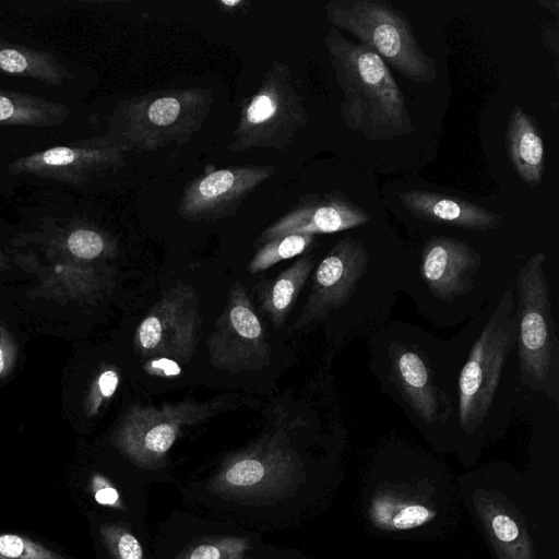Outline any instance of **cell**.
<instances>
[{
    "label": "cell",
    "mask_w": 559,
    "mask_h": 559,
    "mask_svg": "<svg viewBox=\"0 0 559 559\" xmlns=\"http://www.w3.org/2000/svg\"><path fill=\"white\" fill-rule=\"evenodd\" d=\"M324 44L343 93L342 117L349 129L374 142L416 131L402 91L376 52L348 40L333 26Z\"/></svg>",
    "instance_id": "obj_1"
},
{
    "label": "cell",
    "mask_w": 559,
    "mask_h": 559,
    "mask_svg": "<svg viewBox=\"0 0 559 559\" xmlns=\"http://www.w3.org/2000/svg\"><path fill=\"white\" fill-rule=\"evenodd\" d=\"M214 103L199 86L150 92L121 102L108 120V136L124 152L181 146L198 132Z\"/></svg>",
    "instance_id": "obj_2"
},
{
    "label": "cell",
    "mask_w": 559,
    "mask_h": 559,
    "mask_svg": "<svg viewBox=\"0 0 559 559\" xmlns=\"http://www.w3.org/2000/svg\"><path fill=\"white\" fill-rule=\"evenodd\" d=\"M324 12L333 27L355 36L408 81L427 84L437 79V60L420 47L406 15L389 2L331 0Z\"/></svg>",
    "instance_id": "obj_3"
},
{
    "label": "cell",
    "mask_w": 559,
    "mask_h": 559,
    "mask_svg": "<svg viewBox=\"0 0 559 559\" xmlns=\"http://www.w3.org/2000/svg\"><path fill=\"white\" fill-rule=\"evenodd\" d=\"M546 255L533 254L518 273L519 362L522 383L558 401V340Z\"/></svg>",
    "instance_id": "obj_4"
},
{
    "label": "cell",
    "mask_w": 559,
    "mask_h": 559,
    "mask_svg": "<svg viewBox=\"0 0 559 559\" xmlns=\"http://www.w3.org/2000/svg\"><path fill=\"white\" fill-rule=\"evenodd\" d=\"M305 100L286 62L274 60L257 92L242 102L231 153L252 148L284 151L307 127Z\"/></svg>",
    "instance_id": "obj_5"
},
{
    "label": "cell",
    "mask_w": 559,
    "mask_h": 559,
    "mask_svg": "<svg viewBox=\"0 0 559 559\" xmlns=\"http://www.w3.org/2000/svg\"><path fill=\"white\" fill-rule=\"evenodd\" d=\"M514 297L509 288L474 343L459 379L461 429L473 433L487 417L515 335Z\"/></svg>",
    "instance_id": "obj_6"
},
{
    "label": "cell",
    "mask_w": 559,
    "mask_h": 559,
    "mask_svg": "<svg viewBox=\"0 0 559 559\" xmlns=\"http://www.w3.org/2000/svg\"><path fill=\"white\" fill-rule=\"evenodd\" d=\"M201 311L195 289L177 282L165 289L134 333V349L142 358L165 357L188 362L200 338Z\"/></svg>",
    "instance_id": "obj_7"
},
{
    "label": "cell",
    "mask_w": 559,
    "mask_h": 559,
    "mask_svg": "<svg viewBox=\"0 0 559 559\" xmlns=\"http://www.w3.org/2000/svg\"><path fill=\"white\" fill-rule=\"evenodd\" d=\"M218 404L181 401L160 406L134 405L118 431L119 449L142 468L164 465L168 451L187 426L199 424L215 413Z\"/></svg>",
    "instance_id": "obj_8"
},
{
    "label": "cell",
    "mask_w": 559,
    "mask_h": 559,
    "mask_svg": "<svg viewBox=\"0 0 559 559\" xmlns=\"http://www.w3.org/2000/svg\"><path fill=\"white\" fill-rule=\"evenodd\" d=\"M206 346L211 365L223 371H260L270 365L267 333L242 283L231 285Z\"/></svg>",
    "instance_id": "obj_9"
},
{
    "label": "cell",
    "mask_w": 559,
    "mask_h": 559,
    "mask_svg": "<svg viewBox=\"0 0 559 559\" xmlns=\"http://www.w3.org/2000/svg\"><path fill=\"white\" fill-rule=\"evenodd\" d=\"M124 151L107 134L22 156L8 165L11 175H28L71 186H84L93 177L120 170Z\"/></svg>",
    "instance_id": "obj_10"
},
{
    "label": "cell",
    "mask_w": 559,
    "mask_h": 559,
    "mask_svg": "<svg viewBox=\"0 0 559 559\" xmlns=\"http://www.w3.org/2000/svg\"><path fill=\"white\" fill-rule=\"evenodd\" d=\"M297 453L274 437H265L229 457L218 471L213 488L233 496H261L286 489L297 480Z\"/></svg>",
    "instance_id": "obj_11"
},
{
    "label": "cell",
    "mask_w": 559,
    "mask_h": 559,
    "mask_svg": "<svg viewBox=\"0 0 559 559\" xmlns=\"http://www.w3.org/2000/svg\"><path fill=\"white\" fill-rule=\"evenodd\" d=\"M275 173L273 165L214 167L194 177L182 191L178 215L190 222H215L234 216L241 203Z\"/></svg>",
    "instance_id": "obj_12"
},
{
    "label": "cell",
    "mask_w": 559,
    "mask_h": 559,
    "mask_svg": "<svg viewBox=\"0 0 559 559\" xmlns=\"http://www.w3.org/2000/svg\"><path fill=\"white\" fill-rule=\"evenodd\" d=\"M368 264L369 255L360 241L340 239L317 266L310 295L292 330H301L348 302Z\"/></svg>",
    "instance_id": "obj_13"
},
{
    "label": "cell",
    "mask_w": 559,
    "mask_h": 559,
    "mask_svg": "<svg viewBox=\"0 0 559 559\" xmlns=\"http://www.w3.org/2000/svg\"><path fill=\"white\" fill-rule=\"evenodd\" d=\"M371 215L337 190L307 193L265 227L253 247L293 234H332L367 224Z\"/></svg>",
    "instance_id": "obj_14"
},
{
    "label": "cell",
    "mask_w": 559,
    "mask_h": 559,
    "mask_svg": "<svg viewBox=\"0 0 559 559\" xmlns=\"http://www.w3.org/2000/svg\"><path fill=\"white\" fill-rule=\"evenodd\" d=\"M481 265V255L466 241L437 236L421 252V275L430 292L442 300L466 294Z\"/></svg>",
    "instance_id": "obj_15"
},
{
    "label": "cell",
    "mask_w": 559,
    "mask_h": 559,
    "mask_svg": "<svg viewBox=\"0 0 559 559\" xmlns=\"http://www.w3.org/2000/svg\"><path fill=\"white\" fill-rule=\"evenodd\" d=\"M404 207L421 221L468 230L485 231L498 227L502 216L455 197L412 189L399 193Z\"/></svg>",
    "instance_id": "obj_16"
},
{
    "label": "cell",
    "mask_w": 559,
    "mask_h": 559,
    "mask_svg": "<svg viewBox=\"0 0 559 559\" xmlns=\"http://www.w3.org/2000/svg\"><path fill=\"white\" fill-rule=\"evenodd\" d=\"M391 349L392 373L408 405L426 423L443 419L444 401L432 382L426 362L417 353L400 345L394 344Z\"/></svg>",
    "instance_id": "obj_17"
},
{
    "label": "cell",
    "mask_w": 559,
    "mask_h": 559,
    "mask_svg": "<svg viewBox=\"0 0 559 559\" xmlns=\"http://www.w3.org/2000/svg\"><path fill=\"white\" fill-rule=\"evenodd\" d=\"M506 146L520 178L532 187L539 186L545 171L544 142L534 118L521 106L509 116Z\"/></svg>",
    "instance_id": "obj_18"
},
{
    "label": "cell",
    "mask_w": 559,
    "mask_h": 559,
    "mask_svg": "<svg viewBox=\"0 0 559 559\" xmlns=\"http://www.w3.org/2000/svg\"><path fill=\"white\" fill-rule=\"evenodd\" d=\"M313 266V255L307 254L282 271L274 280L255 284L260 305L275 329L284 324Z\"/></svg>",
    "instance_id": "obj_19"
},
{
    "label": "cell",
    "mask_w": 559,
    "mask_h": 559,
    "mask_svg": "<svg viewBox=\"0 0 559 559\" xmlns=\"http://www.w3.org/2000/svg\"><path fill=\"white\" fill-rule=\"evenodd\" d=\"M0 72L62 85L74 75L49 51L0 39Z\"/></svg>",
    "instance_id": "obj_20"
},
{
    "label": "cell",
    "mask_w": 559,
    "mask_h": 559,
    "mask_svg": "<svg viewBox=\"0 0 559 559\" xmlns=\"http://www.w3.org/2000/svg\"><path fill=\"white\" fill-rule=\"evenodd\" d=\"M70 112L63 104L0 88V124L55 127L63 123Z\"/></svg>",
    "instance_id": "obj_21"
},
{
    "label": "cell",
    "mask_w": 559,
    "mask_h": 559,
    "mask_svg": "<svg viewBox=\"0 0 559 559\" xmlns=\"http://www.w3.org/2000/svg\"><path fill=\"white\" fill-rule=\"evenodd\" d=\"M316 241V235L293 234L271 239L261 245L247 270L251 274L270 269L275 263L304 253Z\"/></svg>",
    "instance_id": "obj_22"
},
{
    "label": "cell",
    "mask_w": 559,
    "mask_h": 559,
    "mask_svg": "<svg viewBox=\"0 0 559 559\" xmlns=\"http://www.w3.org/2000/svg\"><path fill=\"white\" fill-rule=\"evenodd\" d=\"M251 548L242 537H217L192 545L178 559H242Z\"/></svg>",
    "instance_id": "obj_23"
},
{
    "label": "cell",
    "mask_w": 559,
    "mask_h": 559,
    "mask_svg": "<svg viewBox=\"0 0 559 559\" xmlns=\"http://www.w3.org/2000/svg\"><path fill=\"white\" fill-rule=\"evenodd\" d=\"M0 559H70L64 555L14 533H0Z\"/></svg>",
    "instance_id": "obj_24"
},
{
    "label": "cell",
    "mask_w": 559,
    "mask_h": 559,
    "mask_svg": "<svg viewBox=\"0 0 559 559\" xmlns=\"http://www.w3.org/2000/svg\"><path fill=\"white\" fill-rule=\"evenodd\" d=\"M102 538L114 559H143V549L135 536L122 526H100Z\"/></svg>",
    "instance_id": "obj_25"
},
{
    "label": "cell",
    "mask_w": 559,
    "mask_h": 559,
    "mask_svg": "<svg viewBox=\"0 0 559 559\" xmlns=\"http://www.w3.org/2000/svg\"><path fill=\"white\" fill-rule=\"evenodd\" d=\"M71 253L82 259H95L107 247V240L102 233L91 228H78L73 230L67 240Z\"/></svg>",
    "instance_id": "obj_26"
},
{
    "label": "cell",
    "mask_w": 559,
    "mask_h": 559,
    "mask_svg": "<svg viewBox=\"0 0 559 559\" xmlns=\"http://www.w3.org/2000/svg\"><path fill=\"white\" fill-rule=\"evenodd\" d=\"M490 531L503 544L516 540L520 533L516 522L504 513L493 515L490 520Z\"/></svg>",
    "instance_id": "obj_27"
},
{
    "label": "cell",
    "mask_w": 559,
    "mask_h": 559,
    "mask_svg": "<svg viewBox=\"0 0 559 559\" xmlns=\"http://www.w3.org/2000/svg\"><path fill=\"white\" fill-rule=\"evenodd\" d=\"M92 492L95 501L102 506L117 507L121 504L117 489L100 475L93 476Z\"/></svg>",
    "instance_id": "obj_28"
},
{
    "label": "cell",
    "mask_w": 559,
    "mask_h": 559,
    "mask_svg": "<svg viewBox=\"0 0 559 559\" xmlns=\"http://www.w3.org/2000/svg\"><path fill=\"white\" fill-rule=\"evenodd\" d=\"M144 371L158 377H173L180 373L177 361L165 358H151L144 366Z\"/></svg>",
    "instance_id": "obj_29"
},
{
    "label": "cell",
    "mask_w": 559,
    "mask_h": 559,
    "mask_svg": "<svg viewBox=\"0 0 559 559\" xmlns=\"http://www.w3.org/2000/svg\"><path fill=\"white\" fill-rule=\"evenodd\" d=\"M119 378L116 371L106 370L104 371L98 379V389L104 397L111 396L118 385Z\"/></svg>",
    "instance_id": "obj_30"
},
{
    "label": "cell",
    "mask_w": 559,
    "mask_h": 559,
    "mask_svg": "<svg viewBox=\"0 0 559 559\" xmlns=\"http://www.w3.org/2000/svg\"><path fill=\"white\" fill-rule=\"evenodd\" d=\"M216 4L221 10L229 13L240 10L242 7H249V2L245 0H217Z\"/></svg>",
    "instance_id": "obj_31"
},
{
    "label": "cell",
    "mask_w": 559,
    "mask_h": 559,
    "mask_svg": "<svg viewBox=\"0 0 559 559\" xmlns=\"http://www.w3.org/2000/svg\"><path fill=\"white\" fill-rule=\"evenodd\" d=\"M3 369V355H2V350L0 348V372L2 371Z\"/></svg>",
    "instance_id": "obj_32"
}]
</instances>
